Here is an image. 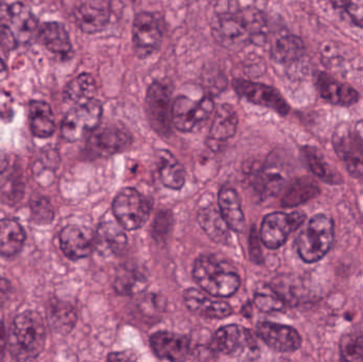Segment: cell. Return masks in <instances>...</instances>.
Returning <instances> with one entry per match:
<instances>
[{
  "instance_id": "6da1fadb",
  "label": "cell",
  "mask_w": 363,
  "mask_h": 362,
  "mask_svg": "<svg viewBox=\"0 0 363 362\" xmlns=\"http://www.w3.org/2000/svg\"><path fill=\"white\" fill-rule=\"evenodd\" d=\"M211 29L216 40L232 50L243 48L249 44L262 45L268 38L266 17L256 9L217 13Z\"/></svg>"
},
{
  "instance_id": "7a4b0ae2",
  "label": "cell",
  "mask_w": 363,
  "mask_h": 362,
  "mask_svg": "<svg viewBox=\"0 0 363 362\" xmlns=\"http://www.w3.org/2000/svg\"><path fill=\"white\" fill-rule=\"evenodd\" d=\"M46 325L38 312H21L13 321L9 350L16 361H32L44 350Z\"/></svg>"
},
{
  "instance_id": "3957f363",
  "label": "cell",
  "mask_w": 363,
  "mask_h": 362,
  "mask_svg": "<svg viewBox=\"0 0 363 362\" xmlns=\"http://www.w3.org/2000/svg\"><path fill=\"white\" fill-rule=\"evenodd\" d=\"M192 276L205 293L218 298L233 297L240 287V278L232 266L216 255H201L194 261Z\"/></svg>"
},
{
  "instance_id": "277c9868",
  "label": "cell",
  "mask_w": 363,
  "mask_h": 362,
  "mask_svg": "<svg viewBox=\"0 0 363 362\" xmlns=\"http://www.w3.org/2000/svg\"><path fill=\"white\" fill-rule=\"evenodd\" d=\"M335 227L332 218L326 215H317L309 221L296 239L298 255L305 263H315L323 259L333 242Z\"/></svg>"
},
{
  "instance_id": "5b68a950",
  "label": "cell",
  "mask_w": 363,
  "mask_h": 362,
  "mask_svg": "<svg viewBox=\"0 0 363 362\" xmlns=\"http://www.w3.org/2000/svg\"><path fill=\"white\" fill-rule=\"evenodd\" d=\"M152 208V200L132 187L121 189L113 201L115 218L127 231H136L144 227Z\"/></svg>"
},
{
  "instance_id": "8992f818",
  "label": "cell",
  "mask_w": 363,
  "mask_h": 362,
  "mask_svg": "<svg viewBox=\"0 0 363 362\" xmlns=\"http://www.w3.org/2000/svg\"><path fill=\"white\" fill-rule=\"evenodd\" d=\"M102 106L96 99L74 106L64 117L61 132L68 142H78L99 127Z\"/></svg>"
},
{
  "instance_id": "52a82bcc",
  "label": "cell",
  "mask_w": 363,
  "mask_h": 362,
  "mask_svg": "<svg viewBox=\"0 0 363 362\" xmlns=\"http://www.w3.org/2000/svg\"><path fill=\"white\" fill-rule=\"evenodd\" d=\"M215 111L213 98L205 96L194 100L179 96L172 103V125L181 132H192L200 128Z\"/></svg>"
},
{
  "instance_id": "ba28073f",
  "label": "cell",
  "mask_w": 363,
  "mask_h": 362,
  "mask_svg": "<svg viewBox=\"0 0 363 362\" xmlns=\"http://www.w3.org/2000/svg\"><path fill=\"white\" fill-rule=\"evenodd\" d=\"M303 213H272L267 215L260 227V239L271 250L281 248L292 232L296 231L305 220Z\"/></svg>"
},
{
  "instance_id": "9c48e42d",
  "label": "cell",
  "mask_w": 363,
  "mask_h": 362,
  "mask_svg": "<svg viewBox=\"0 0 363 362\" xmlns=\"http://www.w3.org/2000/svg\"><path fill=\"white\" fill-rule=\"evenodd\" d=\"M333 145L350 174L363 178V137L359 132L350 125H341L335 132Z\"/></svg>"
},
{
  "instance_id": "30bf717a",
  "label": "cell",
  "mask_w": 363,
  "mask_h": 362,
  "mask_svg": "<svg viewBox=\"0 0 363 362\" xmlns=\"http://www.w3.org/2000/svg\"><path fill=\"white\" fill-rule=\"evenodd\" d=\"M146 113L149 123L157 133L163 136L172 133V103L165 85L160 82L150 85L147 91Z\"/></svg>"
},
{
  "instance_id": "8fae6325",
  "label": "cell",
  "mask_w": 363,
  "mask_h": 362,
  "mask_svg": "<svg viewBox=\"0 0 363 362\" xmlns=\"http://www.w3.org/2000/svg\"><path fill=\"white\" fill-rule=\"evenodd\" d=\"M131 135L121 125H108L97 128L87 140L86 150L93 157H108L127 150Z\"/></svg>"
},
{
  "instance_id": "7c38bea8",
  "label": "cell",
  "mask_w": 363,
  "mask_h": 362,
  "mask_svg": "<svg viewBox=\"0 0 363 362\" xmlns=\"http://www.w3.org/2000/svg\"><path fill=\"white\" fill-rule=\"evenodd\" d=\"M233 86L240 97L251 103L270 108L281 116H286L289 113L287 101L274 87L242 79L235 80Z\"/></svg>"
},
{
  "instance_id": "4fadbf2b",
  "label": "cell",
  "mask_w": 363,
  "mask_h": 362,
  "mask_svg": "<svg viewBox=\"0 0 363 362\" xmlns=\"http://www.w3.org/2000/svg\"><path fill=\"white\" fill-rule=\"evenodd\" d=\"M162 38L163 33L157 17L148 12L138 13L132 28V40L138 57L145 59L157 52L161 47Z\"/></svg>"
},
{
  "instance_id": "5bb4252c",
  "label": "cell",
  "mask_w": 363,
  "mask_h": 362,
  "mask_svg": "<svg viewBox=\"0 0 363 362\" xmlns=\"http://www.w3.org/2000/svg\"><path fill=\"white\" fill-rule=\"evenodd\" d=\"M183 298L186 307L196 316L211 320H222L232 316L233 308L230 304L204 290L189 288L184 291Z\"/></svg>"
},
{
  "instance_id": "9a60e30c",
  "label": "cell",
  "mask_w": 363,
  "mask_h": 362,
  "mask_svg": "<svg viewBox=\"0 0 363 362\" xmlns=\"http://www.w3.org/2000/svg\"><path fill=\"white\" fill-rule=\"evenodd\" d=\"M258 336L272 350L281 353H291L300 349L302 338L298 331L287 325L273 322H259Z\"/></svg>"
},
{
  "instance_id": "2e32d148",
  "label": "cell",
  "mask_w": 363,
  "mask_h": 362,
  "mask_svg": "<svg viewBox=\"0 0 363 362\" xmlns=\"http://www.w3.org/2000/svg\"><path fill=\"white\" fill-rule=\"evenodd\" d=\"M254 338L245 327L230 324L220 327L211 340V348L213 352L226 356L241 354L245 349L254 346Z\"/></svg>"
},
{
  "instance_id": "e0dca14e",
  "label": "cell",
  "mask_w": 363,
  "mask_h": 362,
  "mask_svg": "<svg viewBox=\"0 0 363 362\" xmlns=\"http://www.w3.org/2000/svg\"><path fill=\"white\" fill-rule=\"evenodd\" d=\"M59 239L62 251L72 261L89 256L95 249V236L89 230L78 225L64 227Z\"/></svg>"
},
{
  "instance_id": "ac0fdd59",
  "label": "cell",
  "mask_w": 363,
  "mask_h": 362,
  "mask_svg": "<svg viewBox=\"0 0 363 362\" xmlns=\"http://www.w3.org/2000/svg\"><path fill=\"white\" fill-rule=\"evenodd\" d=\"M150 346L155 356L161 361H179L189 354L190 340L172 332H157L151 336Z\"/></svg>"
},
{
  "instance_id": "d6986e66",
  "label": "cell",
  "mask_w": 363,
  "mask_h": 362,
  "mask_svg": "<svg viewBox=\"0 0 363 362\" xmlns=\"http://www.w3.org/2000/svg\"><path fill=\"white\" fill-rule=\"evenodd\" d=\"M317 89L324 100L335 106H353L359 100L357 91L351 85L336 80L326 72L318 74Z\"/></svg>"
},
{
  "instance_id": "ffe728a7",
  "label": "cell",
  "mask_w": 363,
  "mask_h": 362,
  "mask_svg": "<svg viewBox=\"0 0 363 362\" xmlns=\"http://www.w3.org/2000/svg\"><path fill=\"white\" fill-rule=\"evenodd\" d=\"M110 9L106 6L83 4L74 11V21L81 31L87 34L98 33L110 23Z\"/></svg>"
},
{
  "instance_id": "44dd1931",
  "label": "cell",
  "mask_w": 363,
  "mask_h": 362,
  "mask_svg": "<svg viewBox=\"0 0 363 362\" xmlns=\"http://www.w3.org/2000/svg\"><path fill=\"white\" fill-rule=\"evenodd\" d=\"M9 29L19 42H28L38 29V23L31 11L23 4H12L6 12Z\"/></svg>"
},
{
  "instance_id": "7402d4cb",
  "label": "cell",
  "mask_w": 363,
  "mask_h": 362,
  "mask_svg": "<svg viewBox=\"0 0 363 362\" xmlns=\"http://www.w3.org/2000/svg\"><path fill=\"white\" fill-rule=\"evenodd\" d=\"M218 208L232 231L240 233L245 230V218L240 198L235 189L222 188L218 197Z\"/></svg>"
},
{
  "instance_id": "603a6c76",
  "label": "cell",
  "mask_w": 363,
  "mask_h": 362,
  "mask_svg": "<svg viewBox=\"0 0 363 362\" xmlns=\"http://www.w3.org/2000/svg\"><path fill=\"white\" fill-rule=\"evenodd\" d=\"M118 221H104L98 227L95 235V248L102 253L116 254L127 246V236Z\"/></svg>"
},
{
  "instance_id": "cb8c5ba5",
  "label": "cell",
  "mask_w": 363,
  "mask_h": 362,
  "mask_svg": "<svg viewBox=\"0 0 363 362\" xmlns=\"http://www.w3.org/2000/svg\"><path fill=\"white\" fill-rule=\"evenodd\" d=\"M198 222L207 236L217 244H226L230 239V227L222 217L219 208L207 205L200 210L198 214Z\"/></svg>"
},
{
  "instance_id": "d4e9b609",
  "label": "cell",
  "mask_w": 363,
  "mask_h": 362,
  "mask_svg": "<svg viewBox=\"0 0 363 362\" xmlns=\"http://www.w3.org/2000/svg\"><path fill=\"white\" fill-rule=\"evenodd\" d=\"M238 127L236 111L228 104H222L216 111L215 118L209 131V142L221 144L235 135Z\"/></svg>"
},
{
  "instance_id": "484cf974",
  "label": "cell",
  "mask_w": 363,
  "mask_h": 362,
  "mask_svg": "<svg viewBox=\"0 0 363 362\" xmlns=\"http://www.w3.org/2000/svg\"><path fill=\"white\" fill-rule=\"evenodd\" d=\"M157 155L160 179L164 186L174 191H180L185 184V168L170 151L160 150Z\"/></svg>"
},
{
  "instance_id": "4316f807",
  "label": "cell",
  "mask_w": 363,
  "mask_h": 362,
  "mask_svg": "<svg viewBox=\"0 0 363 362\" xmlns=\"http://www.w3.org/2000/svg\"><path fill=\"white\" fill-rule=\"evenodd\" d=\"M304 53V43L298 36L294 34L284 33L277 36L271 46V55L277 63H294L298 61Z\"/></svg>"
},
{
  "instance_id": "83f0119b",
  "label": "cell",
  "mask_w": 363,
  "mask_h": 362,
  "mask_svg": "<svg viewBox=\"0 0 363 362\" xmlns=\"http://www.w3.org/2000/svg\"><path fill=\"white\" fill-rule=\"evenodd\" d=\"M26 233L14 219L0 220V256L12 257L18 254L25 244Z\"/></svg>"
},
{
  "instance_id": "f1b7e54d",
  "label": "cell",
  "mask_w": 363,
  "mask_h": 362,
  "mask_svg": "<svg viewBox=\"0 0 363 362\" xmlns=\"http://www.w3.org/2000/svg\"><path fill=\"white\" fill-rule=\"evenodd\" d=\"M30 128L34 136L48 138L55 133V115L50 106L44 101H33L30 103Z\"/></svg>"
},
{
  "instance_id": "f546056e",
  "label": "cell",
  "mask_w": 363,
  "mask_h": 362,
  "mask_svg": "<svg viewBox=\"0 0 363 362\" xmlns=\"http://www.w3.org/2000/svg\"><path fill=\"white\" fill-rule=\"evenodd\" d=\"M40 40L51 52L66 55L72 51L68 32L63 25L59 23H47L40 30Z\"/></svg>"
},
{
  "instance_id": "4dcf8cb0",
  "label": "cell",
  "mask_w": 363,
  "mask_h": 362,
  "mask_svg": "<svg viewBox=\"0 0 363 362\" xmlns=\"http://www.w3.org/2000/svg\"><path fill=\"white\" fill-rule=\"evenodd\" d=\"M97 85L91 74H82L70 81L64 91V98L69 103L78 106L94 99Z\"/></svg>"
},
{
  "instance_id": "1f68e13d",
  "label": "cell",
  "mask_w": 363,
  "mask_h": 362,
  "mask_svg": "<svg viewBox=\"0 0 363 362\" xmlns=\"http://www.w3.org/2000/svg\"><path fill=\"white\" fill-rule=\"evenodd\" d=\"M49 325L57 333L66 334L76 324L77 316L74 308L67 304L57 302L51 303L48 312Z\"/></svg>"
},
{
  "instance_id": "d6a6232c",
  "label": "cell",
  "mask_w": 363,
  "mask_h": 362,
  "mask_svg": "<svg viewBox=\"0 0 363 362\" xmlns=\"http://www.w3.org/2000/svg\"><path fill=\"white\" fill-rule=\"evenodd\" d=\"M313 184L315 183H311L306 179L296 181L294 184L290 185L289 188L284 195L283 202H281L283 206L291 208V206L298 205V204L306 202L307 200L313 198L315 193L318 191L317 187Z\"/></svg>"
},
{
  "instance_id": "836d02e7",
  "label": "cell",
  "mask_w": 363,
  "mask_h": 362,
  "mask_svg": "<svg viewBox=\"0 0 363 362\" xmlns=\"http://www.w3.org/2000/svg\"><path fill=\"white\" fill-rule=\"evenodd\" d=\"M304 152L305 157H306L307 163H308L309 167H311V171L319 176V178L323 179L324 181L328 183L337 182V176L333 171L330 166L326 163L324 159L323 155L319 152L315 148L313 147H306L303 150Z\"/></svg>"
},
{
  "instance_id": "e575fe53",
  "label": "cell",
  "mask_w": 363,
  "mask_h": 362,
  "mask_svg": "<svg viewBox=\"0 0 363 362\" xmlns=\"http://www.w3.org/2000/svg\"><path fill=\"white\" fill-rule=\"evenodd\" d=\"M145 285H146V282H145L144 278L133 271H121V274L117 276L114 283L117 293L123 295L140 293L145 288Z\"/></svg>"
},
{
  "instance_id": "d590c367",
  "label": "cell",
  "mask_w": 363,
  "mask_h": 362,
  "mask_svg": "<svg viewBox=\"0 0 363 362\" xmlns=\"http://www.w3.org/2000/svg\"><path fill=\"white\" fill-rule=\"evenodd\" d=\"M341 356L345 361H356L363 359V336L347 334L340 342Z\"/></svg>"
},
{
  "instance_id": "8d00e7d4",
  "label": "cell",
  "mask_w": 363,
  "mask_h": 362,
  "mask_svg": "<svg viewBox=\"0 0 363 362\" xmlns=\"http://www.w3.org/2000/svg\"><path fill=\"white\" fill-rule=\"evenodd\" d=\"M31 214L34 222L38 225H49L55 218V212L50 202L46 198L38 197L32 199Z\"/></svg>"
},
{
  "instance_id": "74e56055",
  "label": "cell",
  "mask_w": 363,
  "mask_h": 362,
  "mask_svg": "<svg viewBox=\"0 0 363 362\" xmlns=\"http://www.w3.org/2000/svg\"><path fill=\"white\" fill-rule=\"evenodd\" d=\"M333 6L345 11L354 23L363 28V0H330Z\"/></svg>"
},
{
  "instance_id": "f35d334b",
  "label": "cell",
  "mask_w": 363,
  "mask_h": 362,
  "mask_svg": "<svg viewBox=\"0 0 363 362\" xmlns=\"http://www.w3.org/2000/svg\"><path fill=\"white\" fill-rule=\"evenodd\" d=\"M256 307L262 312H279L284 308V302L274 293H258L254 297Z\"/></svg>"
},
{
  "instance_id": "ab89813d",
  "label": "cell",
  "mask_w": 363,
  "mask_h": 362,
  "mask_svg": "<svg viewBox=\"0 0 363 362\" xmlns=\"http://www.w3.org/2000/svg\"><path fill=\"white\" fill-rule=\"evenodd\" d=\"M172 217L169 212H161L157 215L152 227V235L157 240H164L172 229Z\"/></svg>"
},
{
  "instance_id": "60d3db41",
  "label": "cell",
  "mask_w": 363,
  "mask_h": 362,
  "mask_svg": "<svg viewBox=\"0 0 363 362\" xmlns=\"http://www.w3.org/2000/svg\"><path fill=\"white\" fill-rule=\"evenodd\" d=\"M8 346V337H6V327L4 323H0V361L4 358Z\"/></svg>"
},
{
  "instance_id": "b9f144b4",
  "label": "cell",
  "mask_w": 363,
  "mask_h": 362,
  "mask_svg": "<svg viewBox=\"0 0 363 362\" xmlns=\"http://www.w3.org/2000/svg\"><path fill=\"white\" fill-rule=\"evenodd\" d=\"M134 359H136V357H133L132 353L130 354V353L127 352L112 353L108 357V361H134Z\"/></svg>"
},
{
  "instance_id": "7bdbcfd3",
  "label": "cell",
  "mask_w": 363,
  "mask_h": 362,
  "mask_svg": "<svg viewBox=\"0 0 363 362\" xmlns=\"http://www.w3.org/2000/svg\"><path fill=\"white\" fill-rule=\"evenodd\" d=\"M11 285L6 278H0V304L4 303L10 293Z\"/></svg>"
}]
</instances>
